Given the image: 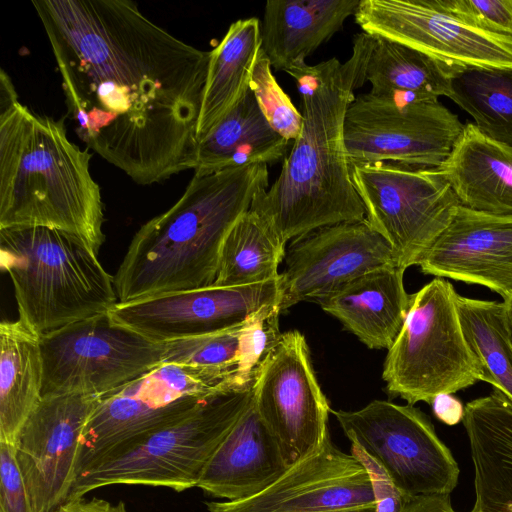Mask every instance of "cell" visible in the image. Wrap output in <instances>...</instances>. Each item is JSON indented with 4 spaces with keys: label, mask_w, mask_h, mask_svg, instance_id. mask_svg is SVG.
<instances>
[{
    "label": "cell",
    "mask_w": 512,
    "mask_h": 512,
    "mask_svg": "<svg viewBox=\"0 0 512 512\" xmlns=\"http://www.w3.org/2000/svg\"><path fill=\"white\" fill-rule=\"evenodd\" d=\"M252 383L162 363L100 396L81 434L76 478L111 452L185 417L212 395Z\"/></svg>",
    "instance_id": "8"
},
{
    "label": "cell",
    "mask_w": 512,
    "mask_h": 512,
    "mask_svg": "<svg viewBox=\"0 0 512 512\" xmlns=\"http://www.w3.org/2000/svg\"><path fill=\"white\" fill-rule=\"evenodd\" d=\"M464 125L439 101L402 100L370 92L352 101L344 121L350 165L393 163L439 168Z\"/></svg>",
    "instance_id": "12"
},
{
    "label": "cell",
    "mask_w": 512,
    "mask_h": 512,
    "mask_svg": "<svg viewBox=\"0 0 512 512\" xmlns=\"http://www.w3.org/2000/svg\"><path fill=\"white\" fill-rule=\"evenodd\" d=\"M40 344L42 396H102L162 364L165 355V343L116 323L108 312L43 335Z\"/></svg>",
    "instance_id": "10"
},
{
    "label": "cell",
    "mask_w": 512,
    "mask_h": 512,
    "mask_svg": "<svg viewBox=\"0 0 512 512\" xmlns=\"http://www.w3.org/2000/svg\"><path fill=\"white\" fill-rule=\"evenodd\" d=\"M285 246L268 220L249 209L225 237L214 285L243 286L278 278Z\"/></svg>",
    "instance_id": "29"
},
{
    "label": "cell",
    "mask_w": 512,
    "mask_h": 512,
    "mask_svg": "<svg viewBox=\"0 0 512 512\" xmlns=\"http://www.w3.org/2000/svg\"><path fill=\"white\" fill-rule=\"evenodd\" d=\"M400 266L363 274L315 301L370 349H389L407 316L411 294Z\"/></svg>",
    "instance_id": "22"
},
{
    "label": "cell",
    "mask_w": 512,
    "mask_h": 512,
    "mask_svg": "<svg viewBox=\"0 0 512 512\" xmlns=\"http://www.w3.org/2000/svg\"><path fill=\"white\" fill-rule=\"evenodd\" d=\"M472 116L490 139L512 147V69L461 67L448 96Z\"/></svg>",
    "instance_id": "30"
},
{
    "label": "cell",
    "mask_w": 512,
    "mask_h": 512,
    "mask_svg": "<svg viewBox=\"0 0 512 512\" xmlns=\"http://www.w3.org/2000/svg\"><path fill=\"white\" fill-rule=\"evenodd\" d=\"M90 159L62 119L39 115L18 97L0 101V228L63 230L98 254L104 204Z\"/></svg>",
    "instance_id": "4"
},
{
    "label": "cell",
    "mask_w": 512,
    "mask_h": 512,
    "mask_svg": "<svg viewBox=\"0 0 512 512\" xmlns=\"http://www.w3.org/2000/svg\"><path fill=\"white\" fill-rule=\"evenodd\" d=\"M253 383L218 392L185 417L111 452L78 475L68 501L114 484L176 492L197 487L209 460L249 407Z\"/></svg>",
    "instance_id": "6"
},
{
    "label": "cell",
    "mask_w": 512,
    "mask_h": 512,
    "mask_svg": "<svg viewBox=\"0 0 512 512\" xmlns=\"http://www.w3.org/2000/svg\"><path fill=\"white\" fill-rule=\"evenodd\" d=\"M253 404L290 467L323 444L331 409L311 365L305 337L282 333L258 365Z\"/></svg>",
    "instance_id": "13"
},
{
    "label": "cell",
    "mask_w": 512,
    "mask_h": 512,
    "mask_svg": "<svg viewBox=\"0 0 512 512\" xmlns=\"http://www.w3.org/2000/svg\"><path fill=\"white\" fill-rule=\"evenodd\" d=\"M350 454L368 472L376 502L375 512H402L408 500L385 469L357 443L351 442Z\"/></svg>",
    "instance_id": "35"
},
{
    "label": "cell",
    "mask_w": 512,
    "mask_h": 512,
    "mask_svg": "<svg viewBox=\"0 0 512 512\" xmlns=\"http://www.w3.org/2000/svg\"><path fill=\"white\" fill-rule=\"evenodd\" d=\"M0 512H33L15 446L0 442Z\"/></svg>",
    "instance_id": "34"
},
{
    "label": "cell",
    "mask_w": 512,
    "mask_h": 512,
    "mask_svg": "<svg viewBox=\"0 0 512 512\" xmlns=\"http://www.w3.org/2000/svg\"><path fill=\"white\" fill-rule=\"evenodd\" d=\"M447 12L477 28L512 37V0H437Z\"/></svg>",
    "instance_id": "33"
},
{
    "label": "cell",
    "mask_w": 512,
    "mask_h": 512,
    "mask_svg": "<svg viewBox=\"0 0 512 512\" xmlns=\"http://www.w3.org/2000/svg\"><path fill=\"white\" fill-rule=\"evenodd\" d=\"M78 137L134 182L197 163L210 51L148 19L129 0H33Z\"/></svg>",
    "instance_id": "1"
},
{
    "label": "cell",
    "mask_w": 512,
    "mask_h": 512,
    "mask_svg": "<svg viewBox=\"0 0 512 512\" xmlns=\"http://www.w3.org/2000/svg\"><path fill=\"white\" fill-rule=\"evenodd\" d=\"M362 31L451 65L512 69V37L472 26L437 0H360Z\"/></svg>",
    "instance_id": "14"
},
{
    "label": "cell",
    "mask_w": 512,
    "mask_h": 512,
    "mask_svg": "<svg viewBox=\"0 0 512 512\" xmlns=\"http://www.w3.org/2000/svg\"><path fill=\"white\" fill-rule=\"evenodd\" d=\"M456 304L466 340L484 367L488 383L512 400V342L503 302L458 294Z\"/></svg>",
    "instance_id": "31"
},
{
    "label": "cell",
    "mask_w": 512,
    "mask_h": 512,
    "mask_svg": "<svg viewBox=\"0 0 512 512\" xmlns=\"http://www.w3.org/2000/svg\"><path fill=\"white\" fill-rule=\"evenodd\" d=\"M261 47L260 21L251 17L231 23L222 40L210 51L197 124L198 143L250 89Z\"/></svg>",
    "instance_id": "26"
},
{
    "label": "cell",
    "mask_w": 512,
    "mask_h": 512,
    "mask_svg": "<svg viewBox=\"0 0 512 512\" xmlns=\"http://www.w3.org/2000/svg\"><path fill=\"white\" fill-rule=\"evenodd\" d=\"M268 165L196 175L164 213L132 238L114 277L118 303L214 284L226 235L268 189Z\"/></svg>",
    "instance_id": "3"
},
{
    "label": "cell",
    "mask_w": 512,
    "mask_h": 512,
    "mask_svg": "<svg viewBox=\"0 0 512 512\" xmlns=\"http://www.w3.org/2000/svg\"><path fill=\"white\" fill-rule=\"evenodd\" d=\"M57 512H127V509L123 502L112 504L104 499L82 497L69 500Z\"/></svg>",
    "instance_id": "37"
},
{
    "label": "cell",
    "mask_w": 512,
    "mask_h": 512,
    "mask_svg": "<svg viewBox=\"0 0 512 512\" xmlns=\"http://www.w3.org/2000/svg\"><path fill=\"white\" fill-rule=\"evenodd\" d=\"M0 266L12 281L19 320L40 337L118 303L114 277L97 254L63 230L0 228Z\"/></svg>",
    "instance_id": "5"
},
{
    "label": "cell",
    "mask_w": 512,
    "mask_h": 512,
    "mask_svg": "<svg viewBox=\"0 0 512 512\" xmlns=\"http://www.w3.org/2000/svg\"><path fill=\"white\" fill-rule=\"evenodd\" d=\"M424 274L512 296V216L460 205L418 264Z\"/></svg>",
    "instance_id": "19"
},
{
    "label": "cell",
    "mask_w": 512,
    "mask_h": 512,
    "mask_svg": "<svg viewBox=\"0 0 512 512\" xmlns=\"http://www.w3.org/2000/svg\"><path fill=\"white\" fill-rule=\"evenodd\" d=\"M40 336L21 320L0 324V442L15 446L42 398Z\"/></svg>",
    "instance_id": "27"
},
{
    "label": "cell",
    "mask_w": 512,
    "mask_h": 512,
    "mask_svg": "<svg viewBox=\"0 0 512 512\" xmlns=\"http://www.w3.org/2000/svg\"><path fill=\"white\" fill-rule=\"evenodd\" d=\"M280 298L281 274L252 285L213 284L116 303L108 314L116 323L166 343L235 327L266 307L279 306Z\"/></svg>",
    "instance_id": "15"
},
{
    "label": "cell",
    "mask_w": 512,
    "mask_h": 512,
    "mask_svg": "<svg viewBox=\"0 0 512 512\" xmlns=\"http://www.w3.org/2000/svg\"><path fill=\"white\" fill-rule=\"evenodd\" d=\"M433 414L442 423L453 426L462 422L465 406L459 398L449 393H441L434 397L431 404Z\"/></svg>",
    "instance_id": "36"
},
{
    "label": "cell",
    "mask_w": 512,
    "mask_h": 512,
    "mask_svg": "<svg viewBox=\"0 0 512 512\" xmlns=\"http://www.w3.org/2000/svg\"><path fill=\"white\" fill-rule=\"evenodd\" d=\"M281 274L280 311L324 297L370 271L399 266L386 239L365 219L322 227L292 240Z\"/></svg>",
    "instance_id": "17"
},
{
    "label": "cell",
    "mask_w": 512,
    "mask_h": 512,
    "mask_svg": "<svg viewBox=\"0 0 512 512\" xmlns=\"http://www.w3.org/2000/svg\"><path fill=\"white\" fill-rule=\"evenodd\" d=\"M374 37L362 32L351 56L331 58L288 71L302 98L303 124L278 178L251 208L288 241L322 227L365 219L351 176L344 143V121L354 91L365 83Z\"/></svg>",
    "instance_id": "2"
},
{
    "label": "cell",
    "mask_w": 512,
    "mask_h": 512,
    "mask_svg": "<svg viewBox=\"0 0 512 512\" xmlns=\"http://www.w3.org/2000/svg\"><path fill=\"white\" fill-rule=\"evenodd\" d=\"M439 168L462 206L512 216V147L467 123Z\"/></svg>",
    "instance_id": "24"
},
{
    "label": "cell",
    "mask_w": 512,
    "mask_h": 512,
    "mask_svg": "<svg viewBox=\"0 0 512 512\" xmlns=\"http://www.w3.org/2000/svg\"><path fill=\"white\" fill-rule=\"evenodd\" d=\"M206 506L209 512H375L376 502L366 468L328 434L317 451L262 492Z\"/></svg>",
    "instance_id": "18"
},
{
    "label": "cell",
    "mask_w": 512,
    "mask_h": 512,
    "mask_svg": "<svg viewBox=\"0 0 512 512\" xmlns=\"http://www.w3.org/2000/svg\"><path fill=\"white\" fill-rule=\"evenodd\" d=\"M346 437L388 473L409 501L450 494L459 467L429 417L414 405L373 400L356 411L331 410Z\"/></svg>",
    "instance_id": "11"
},
{
    "label": "cell",
    "mask_w": 512,
    "mask_h": 512,
    "mask_svg": "<svg viewBox=\"0 0 512 512\" xmlns=\"http://www.w3.org/2000/svg\"><path fill=\"white\" fill-rule=\"evenodd\" d=\"M462 423L474 470L470 512H512V400L493 387L465 405Z\"/></svg>",
    "instance_id": "21"
},
{
    "label": "cell",
    "mask_w": 512,
    "mask_h": 512,
    "mask_svg": "<svg viewBox=\"0 0 512 512\" xmlns=\"http://www.w3.org/2000/svg\"><path fill=\"white\" fill-rule=\"evenodd\" d=\"M462 66L436 60L409 46L375 38L365 68L371 94L402 100L439 101Z\"/></svg>",
    "instance_id": "28"
},
{
    "label": "cell",
    "mask_w": 512,
    "mask_h": 512,
    "mask_svg": "<svg viewBox=\"0 0 512 512\" xmlns=\"http://www.w3.org/2000/svg\"><path fill=\"white\" fill-rule=\"evenodd\" d=\"M402 512H456L450 494L418 496L410 499Z\"/></svg>",
    "instance_id": "38"
},
{
    "label": "cell",
    "mask_w": 512,
    "mask_h": 512,
    "mask_svg": "<svg viewBox=\"0 0 512 512\" xmlns=\"http://www.w3.org/2000/svg\"><path fill=\"white\" fill-rule=\"evenodd\" d=\"M100 396H42L15 443L33 512H57L69 499L84 426Z\"/></svg>",
    "instance_id": "16"
},
{
    "label": "cell",
    "mask_w": 512,
    "mask_h": 512,
    "mask_svg": "<svg viewBox=\"0 0 512 512\" xmlns=\"http://www.w3.org/2000/svg\"><path fill=\"white\" fill-rule=\"evenodd\" d=\"M360 0H269L260 22L262 50L272 68L288 72L354 16Z\"/></svg>",
    "instance_id": "23"
},
{
    "label": "cell",
    "mask_w": 512,
    "mask_h": 512,
    "mask_svg": "<svg viewBox=\"0 0 512 512\" xmlns=\"http://www.w3.org/2000/svg\"><path fill=\"white\" fill-rule=\"evenodd\" d=\"M502 302L504 307L505 322L512 342V296Z\"/></svg>",
    "instance_id": "39"
},
{
    "label": "cell",
    "mask_w": 512,
    "mask_h": 512,
    "mask_svg": "<svg viewBox=\"0 0 512 512\" xmlns=\"http://www.w3.org/2000/svg\"><path fill=\"white\" fill-rule=\"evenodd\" d=\"M366 220L392 247L399 266L417 265L461 205L440 168L351 165Z\"/></svg>",
    "instance_id": "9"
},
{
    "label": "cell",
    "mask_w": 512,
    "mask_h": 512,
    "mask_svg": "<svg viewBox=\"0 0 512 512\" xmlns=\"http://www.w3.org/2000/svg\"><path fill=\"white\" fill-rule=\"evenodd\" d=\"M457 295L454 286L439 277L411 294L407 316L388 349L382 372L387 391L407 404H431L438 394H454L478 381L488 383L464 335Z\"/></svg>",
    "instance_id": "7"
},
{
    "label": "cell",
    "mask_w": 512,
    "mask_h": 512,
    "mask_svg": "<svg viewBox=\"0 0 512 512\" xmlns=\"http://www.w3.org/2000/svg\"><path fill=\"white\" fill-rule=\"evenodd\" d=\"M249 87L272 129L287 141H294L302 129V113L278 84L262 48L253 67Z\"/></svg>",
    "instance_id": "32"
},
{
    "label": "cell",
    "mask_w": 512,
    "mask_h": 512,
    "mask_svg": "<svg viewBox=\"0 0 512 512\" xmlns=\"http://www.w3.org/2000/svg\"><path fill=\"white\" fill-rule=\"evenodd\" d=\"M286 139L265 119L249 89L242 100L198 143L194 174L279 161L288 148Z\"/></svg>",
    "instance_id": "25"
},
{
    "label": "cell",
    "mask_w": 512,
    "mask_h": 512,
    "mask_svg": "<svg viewBox=\"0 0 512 512\" xmlns=\"http://www.w3.org/2000/svg\"><path fill=\"white\" fill-rule=\"evenodd\" d=\"M288 468L252 398L209 460L197 487L226 501L246 499L265 490Z\"/></svg>",
    "instance_id": "20"
}]
</instances>
